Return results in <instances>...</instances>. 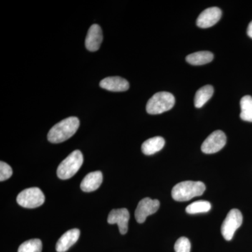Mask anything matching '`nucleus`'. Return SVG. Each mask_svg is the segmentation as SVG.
Returning <instances> with one entry per match:
<instances>
[{
	"mask_svg": "<svg viewBox=\"0 0 252 252\" xmlns=\"http://www.w3.org/2000/svg\"><path fill=\"white\" fill-rule=\"evenodd\" d=\"M206 187L202 182L185 181L173 187L172 197L176 201H188L195 197L203 195Z\"/></svg>",
	"mask_w": 252,
	"mask_h": 252,
	"instance_id": "nucleus-2",
	"label": "nucleus"
},
{
	"mask_svg": "<svg viewBox=\"0 0 252 252\" xmlns=\"http://www.w3.org/2000/svg\"><path fill=\"white\" fill-rule=\"evenodd\" d=\"M16 200L20 206L32 209L42 205L45 201V196L40 189L33 187L21 191L18 194Z\"/></svg>",
	"mask_w": 252,
	"mask_h": 252,
	"instance_id": "nucleus-5",
	"label": "nucleus"
},
{
	"mask_svg": "<svg viewBox=\"0 0 252 252\" xmlns=\"http://www.w3.org/2000/svg\"><path fill=\"white\" fill-rule=\"evenodd\" d=\"M160 207L159 200H152L149 198L142 199L137 205L135 212V220L138 223H142L147 220V217L153 215Z\"/></svg>",
	"mask_w": 252,
	"mask_h": 252,
	"instance_id": "nucleus-8",
	"label": "nucleus"
},
{
	"mask_svg": "<svg viewBox=\"0 0 252 252\" xmlns=\"http://www.w3.org/2000/svg\"><path fill=\"white\" fill-rule=\"evenodd\" d=\"M221 15V10L220 8H208L199 15L196 21L197 26L200 28L212 27L220 21Z\"/></svg>",
	"mask_w": 252,
	"mask_h": 252,
	"instance_id": "nucleus-10",
	"label": "nucleus"
},
{
	"mask_svg": "<svg viewBox=\"0 0 252 252\" xmlns=\"http://www.w3.org/2000/svg\"><path fill=\"white\" fill-rule=\"evenodd\" d=\"M84 162V157L80 151L72 152L60 164L57 170V175L61 180H68L79 171Z\"/></svg>",
	"mask_w": 252,
	"mask_h": 252,
	"instance_id": "nucleus-3",
	"label": "nucleus"
},
{
	"mask_svg": "<svg viewBox=\"0 0 252 252\" xmlns=\"http://www.w3.org/2000/svg\"><path fill=\"white\" fill-rule=\"evenodd\" d=\"M130 220V213L126 208L114 209L109 213L107 222L109 224L119 225V229L122 235L127 233L128 229V221Z\"/></svg>",
	"mask_w": 252,
	"mask_h": 252,
	"instance_id": "nucleus-9",
	"label": "nucleus"
},
{
	"mask_svg": "<svg viewBox=\"0 0 252 252\" xmlns=\"http://www.w3.org/2000/svg\"><path fill=\"white\" fill-rule=\"evenodd\" d=\"M212 205L210 202L205 200L194 202L190 204L186 208V211L189 215H195V214L205 213L211 210Z\"/></svg>",
	"mask_w": 252,
	"mask_h": 252,
	"instance_id": "nucleus-19",
	"label": "nucleus"
},
{
	"mask_svg": "<svg viewBox=\"0 0 252 252\" xmlns=\"http://www.w3.org/2000/svg\"><path fill=\"white\" fill-rule=\"evenodd\" d=\"M42 243L39 239H32L20 245L18 252H41Z\"/></svg>",
	"mask_w": 252,
	"mask_h": 252,
	"instance_id": "nucleus-20",
	"label": "nucleus"
},
{
	"mask_svg": "<svg viewBox=\"0 0 252 252\" xmlns=\"http://www.w3.org/2000/svg\"><path fill=\"white\" fill-rule=\"evenodd\" d=\"M226 136L221 130H216L207 137L201 146V150L206 154L220 152L226 144Z\"/></svg>",
	"mask_w": 252,
	"mask_h": 252,
	"instance_id": "nucleus-7",
	"label": "nucleus"
},
{
	"mask_svg": "<svg viewBox=\"0 0 252 252\" xmlns=\"http://www.w3.org/2000/svg\"><path fill=\"white\" fill-rule=\"evenodd\" d=\"M165 140L162 137H154L142 144V151L145 155H153L160 152L165 146Z\"/></svg>",
	"mask_w": 252,
	"mask_h": 252,
	"instance_id": "nucleus-15",
	"label": "nucleus"
},
{
	"mask_svg": "<svg viewBox=\"0 0 252 252\" xmlns=\"http://www.w3.org/2000/svg\"><path fill=\"white\" fill-rule=\"evenodd\" d=\"M103 181V175L100 171L90 172L84 177L81 183V189L83 191L89 192L94 191L102 185Z\"/></svg>",
	"mask_w": 252,
	"mask_h": 252,
	"instance_id": "nucleus-14",
	"label": "nucleus"
},
{
	"mask_svg": "<svg viewBox=\"0 0 252 252\" xmlns=\"http://www.w3.org/2000/svg\"><path fill=\"white\" fill-rule=\"evenodd\" d=\"M175 99L169 92L157 93L149 99L147 104V112L149 114H160L170 110L174 107Z\"/></svg>",
	"mask_w": 252,
	"mask_h": 252,
	"instance_id": "nucleus-4",
	"label": "nucleus"
},
{
	"mask_svg": "<svg viewBox=\"0 0 252 252\" xmlns=\"http://www.w3.org/2000/svg\"><path fill=\"white\" fill-rule=\"evenodd\" d=\"M240 118L245 122H252V97L244 96L240 100Z\"/></svg>",
	"mask_w": 252,
	"mask_h": 252,
	"instance_id": "nucleus-18",
	"label": "nucleus"
},
{
	"mask_svg": "<svg viewBox=\"0 0 252 252\" xmlns=\"http://www.w3.org/2000/svg\"><path fill=\"white\" fill-rule=\"evenodd\" d=\"M103 40V35L101 28L97 24H94L89 28L86 36L85 44L86 49L90 51L99 50Z\"/></svg>",
	"mask_w": 252,
	"mask_h": 252,
	"instance_id": "nucleus-11",
	"label": "nucleus"
},
{
	"mask_svg": "<svg viewBox=\"0 0 252 252\" xmlns=\"http://www.w3.org/2000/svg\"><path fill=\"white\" fill-rule=\"evenodd\" d=\"M80 230L74 228L68 230L60 238L56 245V250L58 252H67L71 247L73 246L80 236Z\"/></svg>",
	"mask_w": 252,
	"mask_h": 252,
	"instance_id": "nucleus-13",
	"label": "nucleus"
},
{
	"mask_svg": "<svg viewBox=\"0 0 252 252\" xmlns=\"http://www.w3.org/2000/svg\"><path fill=\"white\" fill-rule=\"evenodd\" d=\"M243 220V215L238 209H233L228 212L221 225V234L225 240H232L235 231L241 226Z\"/></svg>",
	"mask_w": 252,
	"mask_h": 252,
	"instance_id": "nucleus-6",
	"label": "nucleus"
},
{
	"mask_svg": "<svg viewBox=\"0 0 252 252\" xmlns=\"http://www.w3.org/2000/svg\"><path fill=\"white\" fill-rule=\"evenodd\" d=\"M99 86L105 90L112 92H124L128 90L130 85L128 81L119 77H107L99 83Z\"/></svg>",
	"mask_w": 252,
	"mask_h": 252,
	"instance_id": "nucleus-12",
	"label": "nucleus"
},
{
	"mask_svg": "<svg viewBox=\"0 0 252 252\" xmlns=\"http://www.w3.org/2000/svg\"><path fill=\"white\" fill-rule=\"evenodd\" d=\"M80 122L77 117H69L56 124L48 134V140L54 144L61 143L72 137L79 128Z\"/></svg>",
	"mask_w": 252,
	"mask_h": 252,
	"instance_id": "nucleus-1",
	"label": "nucleus"
},
{
	"mask_svg": "<svg viewBox=\"0 0 252 252\" xmlns=\"http://www.w3.org/2000/svg\"><path fill=\"white\" fill-rule=\"evenodd\" d=\"M247 32H248V36L252 39V21L250 22V24H249Z\"/></svg>",
	"mask_w": 252,
	"mask_h": 252,
	"instance_id": "nucleus-23",
	"label": "nucleus"
},
{
	"mask_svg": "<svg viewBox=\"0 0 252 252\" xmlns=\"http://www.w3.org/2000/svg\"><path fill=\"white\" fill-rule=\"evenodd\" d=\"M214 55L210 51H198L187 56V61L193 65H203L211 62Z\"/></svg>",
	"mask_w": 252,
	"mask_h": 252,
	"instance_id": "nucleus-17",
	"label": "nucleus"
},
{
	"mask_svg": "<svg viewBox=\"0 0 252 252\" xmlns=\"http://www.w3.org/2000/svg\"><path fill=\"white\" fill-rule=\"evenodd\" d=\"M175 252H190V243L188 238L182 237L177 240L175 245Z\"/></svg>",
	"mask_w": 252,
	"mask_h": 252,
	"instance_id": "nucleus-21",
	"label": "nucleus"
},
{
	"mask_svg": "<svg viewBox=\"0 0 252 252\" xmlns=\"http://www.w3.org/2000/svg\"><path fill=\"white\" fill-rule=\"evenodd\" d=\"M213 94L214 89L212 86L207 85L200 88L197 91L195 94V97H194L195 107L196 108L203 107L207 103V101L211 98Z\"/></svg>",
	"mask_w": 252,
	"mask_h": 252,
	"instance_id": "nucleus-16",
	"label": "nucleus"
},
{
	"mask_svg": "<svg viewBox=\"0 0 252 252\" xmlns=\"http://www.w3.org/2000/svg\"><path fill=\"white\" fill-rule=\"evenodd\" d=\"M13 175V170L6 162H0V181L3 182L9 179Z\"/></svg>",
	"mask_w": 252,
	"mask_h": 252,
	"instance_id": "nucleus-22",
	"label": "nucleus"
}]
</instances>
